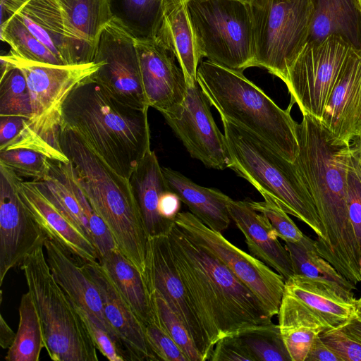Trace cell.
Here are the masks:
<instances>
[{"label":"cell","mask_w":361,"mask_h":361,"mask_svg":"<svg viewBox=\"0 0 361 361\" xmlns=\"http://www.w3.org/2000/svg\"><path fill=\"white\" fill-rule=\"evenodd\" d=\"M297 135L299 152L293 163L308 188L325 234L323 240H315L317 250L356 286L361 283V258L347 205L352 144L337 138L308 114H302Z\"/></svg>","instance_id":"1"},{"label":"cell","mask_w":361,"mask_h":361,"mask_svg":"<svg viewBox=\"0 0 361 361\" xmlns=\"http://www.w3.org/2000/svg\"><path fill=\"white\" fill-rule=\"evenodd\" d=\"M168 237L178 274L213 348L225 336L271 322L259 298L216 256L176 224Z\"/></svg>","instance_id":"2"},{"label":"cell","mask_w":361,"mask_h":361,"mask_svg":"<svg viewBox=\"0 0 361 361\" xmlns=\"http://www.w3.org/2000/svg\"><path fill=\"white\" fill-rule=\"evenodd\" d=\"M92 76L65 98L61 128L73 131L109 167L129 179L151 149L148 110L123 104Z\"/></svg>","instance_id":"3"},{"label":"cell","mask_w":361,"mask_h":361,"mask_svg":"<svg viewBox=\"0 0 361 361\" xmlns=\"http://www.w3.org/2000/svg\"><path fill=\"white\" fill-rule=\"evenodd\" d=\"M59 143L117 249L145 276L149 236L130 180L109 167L73 131L61 128Z\"/></svg>","instance_id":"4"},{"label":"cell","mask_w":361,"mask_h":361,"mask_svg":"<svg viewBox=\"0 0 361 361\" xmlns=\"http://www.w3.org/2000/svg\"><path fill=\"white\" fill-rule=\"evenodd\" d=\"M197 82L221 118L255 135L277 153L293 162L299 152L292 104L280 108L243 72L211 61H201Z\"/></svg>","instance_id":"5"},{"label":"cell","mask_w":361,"mask_h":361,"mask_svg":"<svg viewBox=\"0 0 361 361\" xmlns=\"http://www.w3.org/2000/svg\"><path fill=\"white\" fill-rule=\"evenodd\" d=\"M221 121L231 158L228 168L310 227L317 240H323L325 234L313 199L295 164L255 135L225 118Z\"/></svg>","instance_id":"6"},{"label":"cell","mask_w":361,"mask_h":361,"mask_svg":"<svg viewBox=\"0 0 361 361\" xmlns=\"http://www.w3.org/2000/svg\"><path fill=\"white\" fill-rule=\"evenodd\" d=\"M20 267L39 317L50 359L98 361L97 346L83 319L50 271L44 243Z\"/></svg>","instance_id":"7"},{"label":"cell","mask_w":361,"mask_h":361,"mask_svg":"<svg viewBox=\"0 0 361 361\" xmlns=\"http://www.w3.org/2000/svg\"><path fill=\"white\" fill-rule=\"evenodd\" d=\"M185 5L203 57L240 72L255 66L249 3L240 0H185Z\"/></svg>","instance_id":"8"},{"label":"cell","mask_w":361,"mask_h":361,"mask_svg":"<svg viewBox=\"0 0 361 361\" xmlns=\"http://www.w3.org/2000/svg\"><path fill=\"white\" fill-rule=\"evenodd\" d=\"M255 66L284 83L288 70L308 42L312 0H252Z\"/></svg>","instance_id":"9"},{"label":"cell","mask_w":361,"mask_h":361,"mask_svg":"<svg viewBox=\"0 0 361 361\" xmlns=\"http://www.w3.org/2000/svg\"><path fill=\"white\" fill-rule=\"evenodd\" d=\"M2 56L25 77L32 106L29 129L54 160L69 161L59 143L62 104L69 92L89 79L102 62L57 66L24 60L10 53Z\"/></svg>","instance_id":"10"},{"label":"cell","mask_w":361,"mask_h":361,"mask_svg":"<svg viewBox=\"0 0 361 361\" xmlns=\"http://www.w3.org/2000/svg\"><path fill=\"white\" fill-rule=\"evenodd\" d=\"M356 48L339 35L308 41L288 70L285 82L302 114L321 119L333 88Z\"/></svg>","instance_id":"11"},{"label":"cell","mask_w":361,"mask_h":361,"mask_svg":"<svg viewBox=\"0 0 361 361\" xmlns=\"http://www.w3.org/2000/svg\"><path fill=\"white\" fill-rule=\"evenodd\" d=\"M175 224L191 240L221 261L262 302L271 317L278 314L285 279L251 254L235 246L191 212H179Z\"/></svg>","instance_id":"12"},{"label":"cell","mask_w":361,"mask_h":361,"mask_svg":"<svg viewBox=\"0 0 361 361\" xmlns=\"http://www.w3.org/2000/svg\"><path fill=\"white\" fill-rule=\"evenodd\" d=\"M93 62H102L92 78L115 99L130 107L148 110L145 95L136 37L113 17L102 30Z\"/></svg>","instance_id":"13"},{"label":"cell","mask_w":361,"mask_h":361,"mask_svg":"<svg viewBox=\"0 0 361 361\" xmlns=\"http://www.w3.org/2000/svg\"><path fill=\"white\" fill-rule=\"evenodd\" d=\"M210 106L197 82L188 86L180 106L162 115L192 157L207 167L223 170L229 167L231 158L225 135L217 127Z\"/></svg>","instance_id":"14"},{"label":"cell","mask_w":361,"mask_h":361,"mask_svg":"<svg viewBox=\"0 0 361 361\" xmlns=\"http://www.w3.org/2000/svg\"><path fill=\"white\" fill-rule=\"evenodd\" d=\"M145 279L149 290H157L183 323L204 361L209 360L214 348L178 274L168 235L149 238Z\"/></svg>","instance_id":"15"},{"label":"cell","mask_w":361,"mask_h":361,"mask_svg":"<svg viewBox=\"0 0 361 361\" xmlns=\"http://www.w3.org/2000/svg\"><path fill=\"white\" fill-rule=\"evenodd\" d=\"M46 235L0 165V285L11 269L44 243Z\"/></svg>","instance_id":"16"},{"label":"cell","mask_w":361,"mask_h":361,"mask_svg":"<svg viewBox=\"0 0 361 361\" xmlns=\"http://www.w3.org/2000/svg\"><path fill=\"white\" fill-rule=\"evenodd\" d=\"M80 263L99 290L106 319L124 360H157L148 344L145 326L124 299L106 269L99 261Z\"/></svg>","instance_id":"17"},{"label":"cell","mask_w":361,"mask_h":361,"mask_svg":"<svg viewBox=\"0 0 361 361\" xmlns=\"http://www.w3.org/2000/svg\"><path fill=\"white\" fill-rule=\"evenodd\" d=\"M141 78L149 107L161 114L180 106L188 85L175 58L156 38H136Z\"/></svg>","instance_id":"18"},{"label":"cell","mask_w":361,"mask_h":361,"mask_svg":"<svg viewBox=\"0 0 361 361\" xmlns=\"http://www.w3.org/2000/svg\"><path fill=\"white\" fill-rule=\"evenodd\" d=\"M7 170L20 199L47 237L60 243L80 262L99 261L91 240L62 214L32 180H25Z\"/></svg>","instance_id":"19"},{"label":"cell","mask_w":361,"mask_h":361,"mask_svg":"<svg viewBox=\"0 0 361 361\" xmlns=\"http://www.w3.org/2000/svg\"><path fill=\"white\" fill-rule=\"evenodd\" d=\"M44 248L50 271L58 284L75 306L97 319L118 345L106 319L99 290L85 271L82 264L52 238L46 236Z\"/></svg>","instance_id":"20"},{"label":"cell","mask_w":361,"mask_h":361,"mask_svg":"<svg viewBox=\"0 0 361 361\" xmlns=\"http://www.w3.org/2000/svg\"><path fill=\"white\" fill-rule=\"evenodd\" d=\"M63 13L72 65L93 62L102 30L114 16L110 0H56Z\"/></svg>","instance_id":"21"},{"label":"cell","mask_w":361,"mask_h":361,"mask_svg":"<svg viewBox=\"0 0 361 361\" xmlns=\"http://www.w3.org/2000/svg\"><path fill=\"white\" fill-rule=\"evenodd\" d=\"M337 138L352 143L361 131V49L336 81L320 119Z\"/></svg>","instance_id":"22"},{"label":"cell","mask_w":361,"mask_h":361,"mask_svg":"<svg viewBox=\"0 0 361 361\" xmlns=\"http://www.w3.org/2000/svg\"><path fill=\"white\" fill-rule=\"evenodd\" d=\"M231 219L242 232L250 254L273 268L285 281L295 275L289 252L283 246L267 219L254 209L248 200L228 203Z\"/></svg>","instance_id":"23"},{"label":"cell","mask_w":361,"mask_h":361,"mask_svg":"<svg viewBox=\"0 0 361 361\" xmlns=\"http://www.w3.org/2000/svg\"><path fill=\"white\" fill-rule=\"evenodd\" d=\"M178 61L188 86L197 82L203 57L189 18L185 0H165L162 20L155 37Z\"/></svg>","instance_id":"24"},{"label":"cell","mask_w":361,"mask_h":361,"mask_svg":"<svg viewBox=\"0 0 361 361\" xmlns=\"http://www.w3.org/2000/svg\"><path fill=\"white\" fill-rule=\"evenodd\" d=\"M129 180L149 236L167 235L175 222L163 218L159 212L161 195L169 188L154 151L145 154Z\"/></svg>","instance_id":"25"},{"label":"cell","mask_w":361,"mask_h":361,"mask_svg":"<svg viewBox=\"0 0 361 361\" xmlns=\"http://www.w3.org/2000/svg\"><path fill=\"white\" fill-rule=\"evenodd\" d=\"M166 184L191 213L211 229L221 233L231 223V197L217 189L197 185L181 173L161 167Z\"/></svg>","instance_id":"26"},{"label":"cell","mask_w":361,"mask_h":361,"mask_svg":"<svg viewBox=\"0 0 361 361\" xmlns=\"http://www.w3.org/2000/svg\"><path fill=\"white\" fill-rule=\"evenodd\" d=\"M278 316L282 338L291 361H305L314 338L330 329L318 315L285 291Z\"/></svg>","instance_id":"27"},{"label":"cell","mask_w":361,"mask_h":361,"mask_svg":"<svg viewBox=\"0 0 361 361\" xmlns=\"http://www.w3.org/2000/svg\"><path fill=\"white\" fill-rule=\"evenodd\" d=\"M284 291L318 315L329 329L346 323L357 309V302L348 300L326 284L300 275L286 279Z\"/></svg>","instance_id":"28"},{"label":"cell","mask_w":361,"mask_h":361,"mask_svg":"<svg viewBox=\"0 0 361 361\" xmlns=\"http://www.w3.org/2000/svg\"><path fill=\"white\" fill-rule=\"evenodd\" d=\"M313 13L308 41L339 35L361 49V9L357 0H312Z\"/></svg>","instance_id":"29"},{"label":"cell","mask_w":361,"mask_h":361,"mask_svg":"<svg viewBox=\"0 0 361 361\" xmlns=\"http://www.w3.org/2000/svg\"><path fill=\"white\" fill-rule=\"evenodd\" d=\"M16 15L53 54L65 65H72L64 18L56 0H30Z\"/></svg>","instance_id":"30"},{"label":"cell","mask_w":361,"mask_h":361,"mask_svg":"<svg viewBox=\"0 0 361 361\" xmlns=\"http://www.w3.org/2000/svg\"><path fill=\"white\" fill-rule=\"evenodd\" d=\"M99 262L144 326L155 322L151 293L142 274L118 249L107 252Z\"/></svg>","instance_id":"31"},{"label":"cell","mask_w":361,"mask_h":361,"mask_svg":"<svg viewBox=\"0 0 361 361\" xmlns=\"http://www.w3.org/2000/svg\"><path fill=\"white\" fill-rule=\"evenodd\" d=\"M295 274L322 282L348 300L357 302L353 290L356 286L343 276L317 252L315 240L304 235L298 243H285Z\"/></svg>","instance_id":"32"},{"label":"cell","mask_w":361,"mask_h":361,"mask_svg":"<svg viewBox=\"0 0 361 361\" xmlns=\"http://www.w3.org/2000/svg\"><path fill=\"white\" fill-rule=\"evenodd\" d=\"M18 312V329L5 359L7 361H38L45 345L39 317L30 291L22 295Z\"/></svg>","instance_id":"33"},{"label":"cell","mask_w":361,"mask_h":361,"mask_svg":"<svg viewBox=\"0 0 361 361\" xmlns=\"http://www.w3.org/2000/svg\"><path fill=\"white\" fill-rule=\"evenodd\" d=\"M114 17L120 19L136 38H155L164 0H110Z\"/></svg>","instance_id":"34"},{"label":"cell","mask_w":361,"mask_h":361,"mask_svg":"<svg viewBox=\"0 0 361 361\" xmlns=\"http://www.w3.org/2000/svg\"><path fill=\"white\" fill-rule=\"evenodd\" d=\"M0 37L10 45L9 53L18 58L41 63L65 65L28 30L17 15L1 25Z\"/></svg>","instance_id":"35"},{"label":"cell","mask_w":361,"mask_h":361,"mask_svg":"<svg viewBox=\"0 0 361 361\" xmlns=\"http://www.w3.org/2000/svg\"><path fill=\"white\" fill-rule=\"evenodd\" d=\"M10 63L11 68L0 79V116H22L30 120L31 98L25 77L18 67Z\"/></svg>","instance_id":"36"},{"label":"cell","mask_w":361,"mask_h":361,"mask_svg":"<svg viewBox=\"0 0 361 361\" xmlns=\"http://www.w3.org/2000/svg\"><path fill=\"white\" fill-rule=\"evenodd\" d=\"M255 361H291L279 324L270 322L239 334Z\"/></svg>","instance_id":"37"},{"label":"cell","mask_w":361,"mask_h":361,"mask_svg":"<svg viewBox=\"0 0 361 361\" xmlns=\"http://www.w3.org/2000/svg\"><path fill=\"white\" fill-rule=\"evenodd\" d=\"M157 324L178 345L188 361H204L189 331L156 290L150 291Z\"/></svg>","instance_id":"38"},{"label":"cell","mask_w":361,"mask_h":361,"mask_svg":"<svg viewBox=\"0 0 361 361\" xmlns=\"http://www.w3.org/2000/svg\"><path fill=\"white\" fill-rule=\"evenodd\" d=\"M51 159L44 153L27 148L0 151V165L23 178L39 180L45 178L50 170Z\"/></svg>","instance_id":"39"},{"label":"cell","mask_w":361,"mask_h":361,"mask_svg":"<svg viewBox=\"0 0 361 361\" xmlns=\"http://www.w3.org/2000/svg\"><path fill=\"white\" fill-rule=\"evenodd\" d=\"M263 202L248 200L252 207L264 215L270 223L278 238L285 243H298L304 235L288 214L267 195H262Z\"/></svg>","instance_id":"40"},{"label":"cell","mask_w":361,"mask_h":361,"mask_svg":"<svg viewBox=\"0 0 361 361\" xmlns=\"http://www.w3.org/2000/svg\"><path fill=\"white\" fill-rule=\"evenodd\" d=\"M347 205L361 258V165L353 145L348 173Z\"/></svg>","instance_id":"41"},{"label":"cell","mask_w":361,"mask_h":361,"mask_svg":"<svg viewBox=\"0 0 361 361\" xmlns=\"http://www.w3.org/2000/svg\"><path fill=\"white\" fill-rule=\"evenodd\" d=\"M145 335L157 360L188 361L178 345L155 322L145 326Z\"/></svg>","instance_id":"42"},{"label":"cell","mask_w":361,"mask_h":361,"mask_svg":"<svg viewBox=\"0 0 361 361\" xmlns=\"http://www.w3.org/2000/svg\"><path fill=\"white\" fill-rule=\"evenodd\" d=\"M320 338L341 361H361V341L341 329L326 330L320 334Z\"/></svg>","instance_id":"43"},{"label":"cell","mask_w":361,"mask_h":361,"mask_svg":"<svg viewBox=\"0 0 361 361\" xmlns=\"http://www.w3.org/2000/svg\"><path fill=\"white\" fill-rule=\"evenodd\" d=\"M76 309L83 319L97 350L110 361H124L125 360L116 342L104 329L99 322L90 314L82 312L77 307Z\"/></svg>","instance_id":"44"},{"label":"cell","mask_w":361,"mask_h":361,"mask_svg":"<svg viewBox=\"0 0 361 361\" xmlns=\"http://www.w3.org/2000/svg\"><path fill=\"white\" fill-rule=\"evenodd\" d=\"M209 360L255 361L239 335L228 336L219 340Z\"/></svg>","instance_id":"45"},{"label":"cell","mask_w":361,"mask_h":361,"mask_svg":"<svg viewBox=\"0 0 361 361\" xmlns=\"http://www.w3.org/2000/svg\"><path fill=\"white\" fill-rule=\"evenodd\" d=\"M29 118L22 116H0V151L6 150L16 140Z\"/></svg>","instance_id":"46"},{"label":"cell","mask_w":361,"mask_h":361,"mask_svg":"<svg viewBox=\"0 0 361 361\" xmlns=\"http://www.w3.org/2000/svg\"><path fill=\"white\" fill-rule=\"evenodd\" d=\"M180 202L178 196L170 189L165 191L161 195L159 203L161 216L169 221L175 222V219L180 212Z\"/></svg>","instance_id":"47"},{"label":"cell","mask_w":361,"mask_h":361,"mask_svg":"<svg viewBox=\"0 0 361 361\" xmlns=\"http://www.w3.org/2000/svg\"><path fill=\"white\" fill-rule=\"evenodd\" d=\"M305 361H341L340 357L321 339L316 337L309 350Z\"/></svg>","instance_id":"48"},{"label":"cell","mask_w":361,"mask_h":361,"mask_svg":"<svg viewBox=\"0 0 361 361\" xmlns=\"http://www.w3.org/2000/svg\"><path fill=\"white\" fill-rule=\"evenodd\" d=\"M30 0H0L1 25L16 15Z\"/></svg>","instance_id":"49"},{"label":"cell","mask_w":361,"mask_h":361,"mask_svg":"<svg viewBox=\"0 0 361 361\" xmlns=\"http://www.w3.org/2000/svg\"><path fill=\"white\" fill-rule=\"evenodd\" d=\"M338 328L361 341V312L357 310L346 323Z\"/></svg>","instance_id":"50"},{"label":"cell","mask_w":361,"mask_h":361,"mask_svg":"<svg viewBox=\"0 0 361 361\" xmlns=\"http://www.w3.org/2000/svg\"><path fill=\"white\" fill-rule=\"evenodd\" d=\"M16 334L4 320L2 314L0 316V345L4 349H8L13 344Z\"/></svg>","instance_id":"51"},{"label":"cell","mask_w":361,"mask_h":361,"mask_svg":"<svg viewBox=\"0 0 361 361\" xmlns=\"http://www.w3.org/2000/svg\"><path fill=\"white\" fill-rule=\"evenodd\" d=\"M353 142H355L357 143L356 146L353 145V147L355 149V152L358 158L359 162L361 165V145L360 144H358L356 141H353Z\"/></svg>","instance_id":"52"},{"label":"cell","mask_w":361,"mask_h":361,"mask_svg":"<svg viewBox=\"0 0 361 361\" xmlns=\"http://www.w3.org/2000/svg\"><path fill=\"white\" fill-rule=\"evenodd\" d=\"M357 310L360 312H361V296L360 298L357 300Z\"/></svg>","instance_id":"53"},{"label":"cell","mask_w":361,"mask_h":361,"mask_svg":"<svg viewBox=\"0 0 361 361\" xmlns=\"http://www.w3.org/2000/svg\"><path fill=\"white\" fill-rule=\"evenodd\" d=\"M354 141H356L358 144L361 145V131L357 137V139H355Z\"/></svg>","instance_id":"54"},{"label":"cell","mask_w":361,"mask_h":361,"mask_svg":"<svg viewBox=\"0 0 361 361\" xmlns=\"http://www.w3.org/2000/svg\"><path fill=\"white\" fill-rule=\"evenodd\" d=\"M246 3H250L252 0H240Z\"/></svg>","instance_id":"55"},{"label":"cell","mask_w":361,"mask_h":361,"mask_svg":"<svg viewBox=\"0 0 361 361\" xmlns=\"http://www.w3.org/2000/svg\"><path fill=\"white\" fill-rule=\"evenodd\" d=\"M357 2L359 4V6H360V9H361V0H357Z\"/></svg>","instance_id":"56"},{"label":"cell","mask_w":361,"mask_h":361,"mask_svg":"<svg viewBox=\"0 0 361 361\" xmlns=\"http://www.w3.org/2000/svg\"><path fill=\"white\" fill-rule=\"evenodd\" d=\"M165 1V0H164Z\"/></svg>","instance_id":"57"}]
</instances>
